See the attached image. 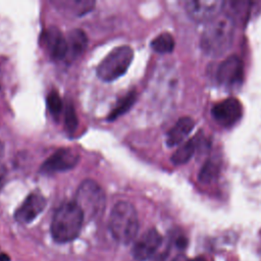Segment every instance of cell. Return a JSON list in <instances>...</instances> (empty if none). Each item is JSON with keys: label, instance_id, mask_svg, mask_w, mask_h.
<instances>
[{"label": "cell", "instance_id": "7a4b0ae2", "mask_svg": "<svg viewBox=\"0 0 261 261\" xmlns=\"http://www.w3.org/2000/svg\"><path fill=\"white\" fill-rule=\"evenodd\" d=\"M84 220V213L74 201L61 204L51 221L50 229L53 240L59 244L73 241L79 237Z\"/></svg>", "mask_w": 261, "mask_h": 261}, {"label": "cell", "instance_id": "30bf717a", "mask_svg": "<svg viewBox=\"0 0 261 261\" xmlns=\"http://www.w3.org/2000/svg\"><path fill=\"white\" fill-rule=\"evenodd\" d=\"M161 243L162 237L158 230L150 228L135 242L132 248V255L137 261H146L155 254Z\"/></svg>", "mask_w": 261, "mask_h": 261}, {"label": "cell", "instance_id": "7402d4cb", "mask_svg": "<svg viewBox=\"0 0 261 261\" xmlns=\"http://www.w3.org/2000/svg\"><path fill=\"white\" fill-rule=\"evenodd\" d=\"M187 245H188V240H187V238L184 237V236H180V237H178V238L175 240V246H176L178 249H180V250L185 249V248L187 247Z\"/></svg>", "mask_w": 261, "mask_h": 261}, {"label": "cell", "instance_id": "5bb4252c", "mask_svg": "<svg viewBox=\"0 0 261 261\" xmlns=\"http://www.w3.org/2000/svg\"><path fill=\"white\" fill-rule=\"evenodd\" d=\"M67 55L68 59H75L84 53L88 46V37L86 33L81 29L71 30L67 37Z\"/></svg>", "mask_w": 261, "mask_h": 261}, {"label": "cell", "instance_id": "484cf974", "mask_svg": "<svg viewBox=\"0 0 261 261\" xmlns=\"http://www.w3.org/2000/svg\"><path fill=\"white\" fill-rule=\"evenodd\" d=\"M3 153H4V145L2 144V142H0V159L3 156Z\"/></svg>", "mask_w": 261, "mask_h": 261}, {"label": "cell", "instance_id": "603a6c76", "mask_svg": "<svg viewBox=\"0 0 261 261\" xmlns=\"http://www.w3.org/2000/svg\"><path fill=\"white\" fill-rule=\"evenodd\" d=\"M5 176H6V168L5 166L0 162V190L2 189L4 181H5Z\"/></svg>", "mask_w": 261, "mask_h": 261}, {"label": "cell", "instance_id": "277c9868", "mask_svg": "<svg viewBox=\"0 0 261 261\" xmlns=\"http://www.w3.org/2000/svg\"><path fill=\"white\" fill-rule=\"evenodd\" d=\"M134 58L132 47H115L97 66V75L104 82H112L125 73Z\"/></svg>", "mask_w": 261, "mask_h": 261}, {"label": "cell", "instance_id": "6da1fadb", "mask_svg": "<svg viewBox=\"0 0 261 261\" xmlns=\"http://www.w3.org/2000/svg\"><path fill=\"white\" fill-rule=\"evenodd\" d=\"M236 22L228 14L220 13L207 22L200 40L202 51L211 57L223 55L231 46Z\"/></svg>", "mask_w": 261, "mask_h": 261}, {"label": "cell", "instance_id": "ac0fdd59", "mask_svg": "<svg viewBox=\"0 0 261 261\" xmlns=\"http://www.w3.org/2000/svg\"><path fill=\"white\" fill-rule=\"evenodd\" d=\"M174 39L169 33H162L154 38L151 42L152 49L160 54L170 53L174 49Z\"/></svg>", "mask_w": 261, "mask_h": 261}, {"label": "cell", "instance_id": "4316f807", "mask_svg": "<svg viewBox=\"0 0 261 261\" xmlns=\"http://www.w3.org/2000/svg\"><path fill=\"white\" fill-rule=\"evenodd\" d=\"M192 261H205V259H203L202 257H199V258H196V259H193Z\"/></svg>", "mask_w": 261, "mask_h": 261}, {"label": "cell", "instance_id": "3957f363", "mask_svg": "<svg viewBox=\"0 0 261 261\" xmlns=\"http://www.w3.org/2000/svg\"><path fill=\"white\" fill-rule=\"evenodd\" d=\"M108 226L116 242L123 245L132 243L139 230V219L135 207L126 201L117 202L111 210Z\"/></svg>", "mask_w": 261, "mask_h": 261}, {"label": "cell", "instance_id": "e0dca14e", "mask_svg": "<svg viewBox=\"0 0 261 261\" xmlns=\"http://www.w3.org/2000/svg\"><path fill=\"white\" fill-rule=\"evenodd\" d=\"M136 100H137L136 91H130L129 93H127L123 98H121L117 102L115 107L109 113V115L107 117V120L108 121H113L116 118H118L119 116H121L122 114H124L125 112H127L132 108V106L135 104Z\"/></svg>", "mask_w": 261, "mask_h": 261}, {"label": "cell", "instance_id": "9a60e30c", "mask_svg": "<svg viewBox=\"0 0 261 261\" xmlns=\"http://www.w3.org/2000/svg\"><path fill=\"white\" fill-rule=\"evenodd\" d=\"M52 3L63 13L75 16L90 12L95 6V1L92 0H59Z\"/></svg>", "mask_w": 261, "mask_h": 261}, {"label": "cell", "instance_id": "83f0119b", "mask_svg": "<svg viewBox=\"0 0 261 261\" xmlns=\"http://www.w3.org/2000/svg\"><path fill=\"white\" fill-rule=\"evenodd\" d=\"M0 90H1V83H0Z\"/></svg>", "mask_w": 261, "mask_h": 261}, {"label": "cell", "instance_id": "ffe728a7", "mask_svg": "<svg viewBox=\"0 0 261 261\" xmlns=\"http://www.w3.org/2000/svg\"><path fill=\"white\" fill-rule=\"evenodd\" d=\"M79 124V119L76 116V112L72 104H68L65 108L64 112V125L67 133L72 134L75 132Z\"/></svg>", "mask_w": 261, "mask_h": 261}, {"label": "cell", "instance_id": "52a82bcc", "mask_svg": "<svg viewBox=\"0 0 261 261\" xmlns=\"http://www.w3.org/2000/svg\"><path fill=\"white\" fill-rule=\"evenodd\" d=\"M223 5L221 0H193L185 2V10L195 21L209 22L221 13Z\"/></svg>", "mask_w": 261, "mask_h": 261}, {"label": "cell", "instance_id": "ba28073f", "mask_svg": "<svg viewBox=\"0 0 261 261\" xmlns=\"http://www.w3.org/2000/svg\"><path fill=\"white\" fill-rule=\"evenodd\" d=\"M40 43L52 60H62L67 55L66 38L56 27L47 28L40 37Z\"/></svg>", "mask_w": 261, "mask_h": 261}, {"label": "cell", "instance_id": "9c48e42d", "mask_svg": "<svg viewBox=\"0 0 261 261\" xmlns=\"http://www.w3.org/2000/svg\"><path fill=\"white\" fill-rule=\"evenodd\" d=\"M213 118L223 126H232L243 115V106L236 98H227L215 104L212 108Z\"/></svg>", "mask_w": 261, "mask_h": 261}, {"label": "cell", "instance_id": "8992f818", "mask_svg": "<svg viewBox=\"0 0 261 261\" xmlns=\"http://www.w3.org/2000/svg\"><path fill=\"white\" fill-rule=\"evenodd\" d=\"M79 160L80 155L75 150L71 148H60L43 162L40 171L44 174L66 171L76 166Z\"/></svg>", "mask_w": 261, "mask_h": 261}, {"label": "cell", "instance_id": "7c38bea8", "mask_svg": "<svg viewBox=\"0 0 261 261\" xmlns=\"http://www.w3.org/2000/svg\"><path fill=\"white\" fill-rule=\"evenodd\" d=\"M45 207V197L39 191H34L30 195H28L25 200L16 209L14 213V218L19 223H30L44 210Z\"/></svg>", "mask_w": 261, "mask_h": 261}, {"label": "cell", "instance_id": "44dd1931", "mask_svg": "<svg viewBox=\"0 0 261 261\" xmlns=\"http://www.w3.org/2000/svg\"><path fill=\"white\" fill-rule=\"evenodd\" d=\"M47 106L52 115L58 116L60 112L62 111L63 103L59 96V94L56 91H51L47 96Z\"/></svg>", "mask_w": 261, "mask_h": 261}, {"label": "cell", "instance_id": "d6986e66", "mask_svg": "<svg viewBox=\"0 0 261 261\" xmlns=\"http://www.w3.org/2000/svg\"><path fill=\"white\" fill-rule=\"evenodd\" d=\"M218 173H219V165L212 160H208L205 162V164L201 168L198 178L202 184H209L217 177Z\"/></svg>", "mask_w": 261, "mask_h": 261}, {"label": "cell", "instance_id": "5b68a950", "mask_svg": "<svg viewBox=\"0 0 261 261\" xmlns=\"http://www.w3.org/2000/svg\"><path fill=\"white\" fill-rule=\"evenodd\" d=\"M74 202L82 209L85 218H93L105 207V194L93 179H85L77 188Z\"/></svg>", "mask_w": 261, "mask_h": 261}, {"label": "cell", "instance_id": "8fae6325", "mask_svg": "<svg viewBox=\"0 0 261 261\" xmlns=\"http://www.w3.org/2000/svg\"><path fill=\"white\" fill-rule=\"evenodd\" d=\"M244 65L240 57L231 55L225 58L218 66L217 82L224 87H233L243 81Z\"/></svg>", "mask_w": 261, "mask_h": 261}, {"label": "cell", "instance_id": "2e32d148", "mask_svg": "<svg viewBox=\"0 0 261 261\" xmlns=\"http://www.w3.org/2000/svg\"><path fill=\"white\" fill-rule=\"evenodd\" d=\"M198 142H199V140L197 137H194V138L190 139L189 141L185 142L172 154L171 162L174 165H182V164H186L187 162H189L197 149Z\"/></svg>", "mask_w": 261, "mask_h": 261}, {"label": "cell", "instance_id": "4fadbf2b", "mask_svg": "<svg viewBox=\"0 0 261 261\" xmlns=\"http://www.w3.org/2000/svg\"><path fill=\"white\" fill-rule=\"evenodd\" d=\"M195 126V120L192 117H180L175 124L168 130L166 136V144L168 147H174L179 145L193 130Z\"/></svg>", "mask_w": 261, "mask_h": 261}, {"label": "cell", "instance_id": "d4e9b609", "mask_svg": "<svg viewBox=\"0 0 261 261\" xmlns=\"http://www.w3.org/2000/svg\"><path fill=\"white\" fill-rule=\"evenodd\" d=\"M0 261H10V258L5 253H0Z\"/></svg>", "mask_w": 261, "mask_h": 261}, {"label": "cell", "instance_id": "cb8c5ba5", "mask_svg": "<svg viewBox=\"0 0 261 261\" xmlns=\"http://www.w3.org/2000/svg\"><path fill=\"white\" fill-rule=\"evenodd\" d=\"M171 261H192V260L189 259L188 257H186L185 255H178V256L174 257Z\"/></svg>", "mask_w": 261, "mask_h": 261}]
</instances>
